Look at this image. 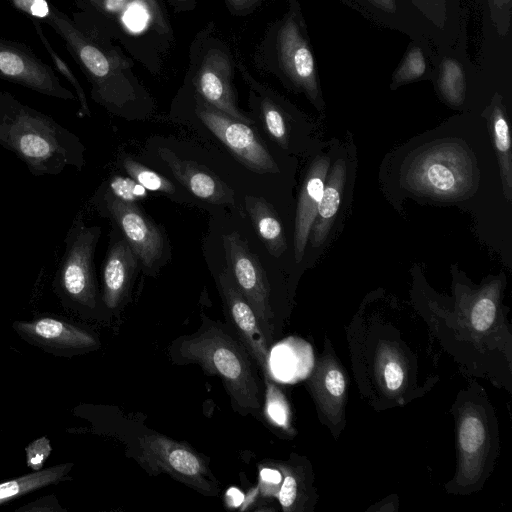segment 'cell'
<instances>
[{"label":"cell","instance_id":"obj_28","mask_svg":"<svg viewBox=\"0 0 512 512\" xmlns=\"http://www.w3.org/2000/svg\"><path fill=\"white\" fill-rule=\"evenodd\" d=\"M265 412L275 424L285 427L289 420V410L285 398L272 383L267 381Z\"/></svg>","mask_w":512,"mask_h":512},{"label":"cell","instance_id":"obj_40","mask_svg":"<svg viewBox=\"0 0 512 512\" xmlns=\"http://www.w3.org/2000/svg\"><path fill=\"white\" fill-rule=\"evenodd\" d=\"M325 386L333 396H341L345 390L343 374L337 369H331L325 376Z\"/></svg>","mask_w":512,"mask_h":512},{"label":"cell","instance_id":"obj_26","mask_svg":"<svg viewBox=\"0 0 512 512\" xmlns=\"http://www.w3.org/2000/svg\"><path fill=\"white\" fill-rule=\"evenodd\" d=\"M115 198L135 203L146 196V189L131 177L114 176L105 188Z\"/></svg>","mask_w":512,"mask_h":512},{"label":"cell","instance_id":"obj_17","mask_svg":"<svg viewBox=\"0 0 512 512\" xmlns=\"http://www.w3.org/2000/svg\"><path fill=\"white\" fill-rule=\"evenodd\" d=\"M138 259L125 239L111 243L103 264L101 302L110 310L119 306L128 291Z\"/></svg>","mask_w":512,"mask_h":512},{"label":"cell","instance_id":"obj_15","mask_svg":"<svg viewBox=\"0 0 512 512\" xmlns=\"http://www.w3.org/2000/svg\"><path fill=\"white\" fill-rule=\"evenodd\" d=\"M329 164L328 156L319 155L311 164L300 191L294 230V252L297 262H300L304 255L322 196Z\"/></svg>","mask_w":512,"mask_h":512},{"label":"cell","instance_id":"obj_10","mask_svg":"<svg viewBox=\"0 0 512 512\" xmlns=\"http://www.w3.org/2000/svg\"><path fill=\"white\" fill-rule=\"evenodd\" d=\"M0 79L23 86L45 96L75 100L55 70L28 45L0 37Z\"/></svg>","mask_w":512,"mask_h":512},{"label":"cell","instance_id":"obj_22","mask_svg":"<svg viewBox=\"0 0 512 512\" xmlns=\"http://www.w3.org/2000/svg\"><path fill=\"white\" fill-rule=\"evenodd\" d=\"M438 87L443 98L453 106L462 104L465 96V77L462 66L452 58L440 64Z\"/></svg>","mask_w":512,"mask_h":512},{"label":"cell","instance_id":"obj_11","mask_svg":"<svg viewBox=\"0 0 512 512\" xmlns=\"http://www.w3.org/2000/svg\"><path fill=\"white\" fill-rule=\"evenodd\" d=\"M12 328L30 345L58 357L84 354L96 350L100 345L93 332L57 316L16 320Z\"/></svg>","mask_w":512,"mask_h":512},{"label":"cell","instance_id":"obj_8","mask_svg":"<svg viewBox=\"0 0 512 512\" xmlns=\"http://www.w3.org/2000/svg\"><path fill=\"white\" fill-rule=\"evenodd\" d=\"M139 461L149 472L166 473L202 494L217 493V482L203 458L189 446L160 434L140 438Z\"/></svg>","mask_w":512,"mask_h":512},{"label":"cell","instance_id":"obj_20","mask_svg":"<svg viewBox=\"0 0 512 512\" xmlns=\"http://www.w3.org/2000/svg\"><path fill=\"white\" fill-rule=\"evenodd\" d=\"M245 202L259 238L271 255L280 257L287 244L279 219L262 198L247 196Z\"/></svg>","mask_w":512,"mask_h":512},{"label":"cell","instance_id":"obj_21","mask_svg":"<svg viewBox=\"0 0 512 512\" xmlns=\"http://www.w3.org/2000/svg\"><path fill=\"white\" fill-rule=\"evenodd\" d=\"M489 122L501 170L503 190L510 201L512 195L511 137L501 97L495 95L490 106Z\"/></svg>","mask_w":512,"mask_h":512},{"label":"cell","instance_id":"obj_31","mask_svg":"<svg viewBox=\"0 0 512 512\" xmlns=\"http://www.w3.org/2000/svg\"><path fill=\"white\" fill-rule=\"evenodd\" d=\"M498 33L505 36L510 26L512 0H487Z\"/></svg>","mask_w":512,"mask_h":512},{"label":"cell","instance_id":"obj_29","mask_svg":"<svg viewBox=\"0 0 512 512\" xmlns=\"http://www.w3.org/2000/svg\"><path fill=\"white\" fill-rule=\"evenodd\" d=\"M496 316V304L488 296L480 298L473 306L471 323L475 330L486 331L494 322Z\"/></svg>","mask_w":512,"mask_h":512},{"label":"cell","instance_id":"obj_30","mask_svg":"<svg viewBox=\"0 0 512 512\" xmlns=\"http://www.w3.org/2000/svg\"><path fill=\"white\" fill-rule=\"evenodd\" d=\"M51 450L50 441L46 437L32 441L25 448L27 466L33 471L42 469L50 456Z\"/></svg>","mask_w":512,"mask_h":512},{"label":"cell","instance_id":"obj_13","mask_svg":"<svg viewBox=\"0 0 512 512\" xmlns=\"http://www.w3.org/2000/svg\"><path fill=\"white\" fill-rule=\"evenodd\" d=\"M99 203L118 225L138 261L146 268L153 267L163 254L164 237L161 230L135 203L123 202L106 189Z\"/></svg>","mask_w":512,"mask_h":512},{"label":"cell","instance_id":"obj_14","mask_svg":"<svg viewBox=\"0 0 512 512\" xmlns=\"http://www.w3.org/2000/svg\"><path fill=\"white\" fill-rule=\"evenodd\" d=\"M218 285L240 342L262 372L267 375L269 372V351L266 335L255 312L236 287L228 269H223L219 273Z\"/></svg>","mask_w":512,"mask_h":512},{"label":"cell","instance_id":"obj_42","mask_svg":"<svg viewBox=\"0 0 512 512\" xmlns=\"http://www.w3.org/2000/svg\"><path fill=\"white\" fill-rule=\"evenodd\" d=\"M196 0H170L178 10H189L195 6Z\"/></svg>","mask_w":512,"mask_h":512},{"label":"cell","instance_id":"obj_6","mask_svg":"<svg viewBox=\"0 0 512 512\" xmlns=\"http://www.w3.org/2000/svg\"><path fill=\"white\" fill-rule=\"evenodd\" d=\"M236 62L212 23L200 30L189 49L186 83L193 92L222 112L247 124L253 121L238 107L233 85Z\"/></svg>","mask_w":512,"mask_h":512},{"label":"cell","instance_id":"obj_23","mask_svg":"<svg viewBox=\"0 0 512 512\" xmlns=\"http://www.w3.org/2000/svg\"><path fill=\"white\" fill-rule=\"evenodd\" d=\"M31 22L35 28L36 34L39 37L40 42L43 44L44 49L48 53L49 57L52 60L53 65L57 69V71L70 83L75 91L76 98L79 102V117H89L91 115L90 108L88 105V100L84 89L82 88L80 82L66 64V62L61 58V56L56 52V50L51 45L50 41L46 37L41 22L36 19H31Z\"/></svg>","mask_w":512,"mask_h":512},{"label":"cell","instance_id":"obj_24","mask_svg":"<svg viewBox=\"0 0 512 512\" xmlns=\"http://www.w3.org/2000/svg\"><path fill=\"white\" fill-rule=\"evenodd\" d=\"M122 166L127 174L146 190L173 194L174 184L166 177L143 166L129 156H123Z\"/></svg>","mask_w":512,"mask_h":512},{"label":"cell","instance_id":"obj_33","mask_svg":"<svg viewBox=\"0 0 512 512\" xmlns=\"http://www.w3.org/2000/svg\"><path fill=\"white\" fill-rule=\"evenodd\" d=\"M17 10L30 19L44 22L51 2L49 0H8Z\"/></svg>","mask_w":512,"mask_h":512},{"label":"cell","instance_id":"obj_1","mask_svg":"<svg viewBox=\"0 0 512 512\" xmlns=\"http://www.w3.org/2000/svg\"><path fill=\"white\" fill-rule=\"evenodd\" d=\"M72 17L52 3L44 20L62 39L91 85V98L107 111L134 119L150 114L153 102L136 77L133 62L112 40L109 20L80 7Z\"/></svg>","mask_w":512,"mask_h":512},{"label":"cell","instance_id":"obj_35","mask_svg":"<svg viewBox=\"0 0 512 512\" xmlns=\"http://www.w3.org/2000/svg\"><path fill=\"white\" fill-rule=\"evenodd\" d=\"M79 7L88 8L113 24V16L120 11L121 0H76Z\"/></svg>","mask_w":512,"mask_h":512},{"label":"cell","instance_id":"obj_7","mask_svg":"<svg viewBox=\"0 0 512 512\" xmlns=\"http://www.w3.org/2000/svg\"><path fill=\"white\" fill-rule=\"evenodd\" d=\"M100 235V227L86 226L79 213L64 239V253L53 280L62 305L83 315L94 314L99 305L94 253Z\"/></svg>","mask_w":512,"mask_h":512},{"label":"cell","instance_id":"obj_27","mask_svg":"<svg viewBox=\"0 0 512 512\" xmlns=\"http://www.w3.org/2000/svg\"><path fill=\"white\" fill-rule=\"evenodd\" d=\"M485 439V429L481 420L475 416L466 417L460 427L459 440L467 453L477 451Z\"/></svg>","mask_w":512,"mask_h":512},{"label":"cell","instance_id":"obj_9","mask_svg":"<svg viewBox=\"0 0 512 512\" xmlns=\"http://www.w3.org/2000/svg\"><path fill=\"white\" fill-rule=\"evenodd\" d=\"M193 97L197 117L247 167L260 173L279 171L271 154L249 124L215 108L194 92Z\"/></svg>","mask_w":512,"mask_h":512},{"label":"cell","instance_id":"obj_25","mask_svg":"<svg viewBox=\"0 0 512 512\" xmlns=\"http://www.w3.org/2000/svg\"><path fill=\"white\" fill-rule=\"evenodd\" d=\"M426 72V61L422 50L417 47H411L399 65L393 76L391 87L397 88L399 85L417 80Z\"/></svg>","mask_w":512,"mask_h":512},{"label":"cell","instance_id":"obj_18","mask_svg":"<svg viewBox=\"0 0 512 512\" xmlns=\"http://www.w3.org/2000/svg\"><path fill=\"white\" fill-rule=\"evenodd\" d=\"M345 181L346 164L339 159L334 163L324 185L317 214L310 230V242L313 247L320 246L330 232L342 199Z\"/></svg>","mask_w":512,"mask_h":512},{"label":"cell","instance_id":"obj_19","mask_svg":"<svg viewBox=\"0 0 512 512\" xmlns=\"http://www.w3.org/2000/svg\"><path fill=\"white\" fill-rule=\"evenodd\" d=\"M73 463H61L0 483V505L30 492L69 479Z\"/></svg>","mask_w":512,"mask_h":512},{"label":"cell","instance_id":"obj_16","mask_svg":"<svg viewBox=\"0 0 512 512\" xmlns=\"http://www.w3.org/2000/svg\"><path fill=\"white\" fill-rule=\"evenodd\" d=\"M159 155L174 177L196 197L215 204L233 203V191L202 166L180 159L168 149H160Z\"/></svg>","mask_w":512,"mask_h":512},{"label":"cell","instance_id":"obj_4","mask_svg":"<svg viewBox=\"0 0 512 512\" xmlns=\"http://www.w3.org/2000/svg\"><path fill=\"white\" fill-rule=\"evenodd\" d=\"M179 353L183 359L196 362L209 373L219 376L242 413L256 416L261 413V392L251 356L240 341L221 328L211 326L184 340Z\"/></svg>","mask_w":512,"mask_h":512},{"label":"cell","instance_id":"obj_3","mask_svg":"<svg viewBox=\"0 0 512 512\" xmlns=\"http://www.w3.org/2000/svg\"><path fill=\"white\" fill-rule=\"evenodd\" d=\"M272 23L255 52L259 68L274 73L290 87L303 92L317 107L322 106L316 63L306 25L296 0Z\"/></svg>","mask_w":512,"mask_h":512},{"label":"cell","instance_id":"obj_2","mask_svg":"<svg viewBox=\"0 0 512 512\" xmlns=\"http://www.w3.org/2000/svg\"><path fill=\"white\" fill-rule=\"evenodd\" d=\"M0 145L14 153L35 176L81 170L85 148L80 139L51 116L0 89Z\"/></svg>","mask_w":512,"mask_h":512},{"label":"cell","instance_id":"obj_5","mask_svg":"<svg viewBox=\"0 0 512 512\" xmlns=\"http://www.w3.org/2000/svg\"><path fill=\"white\" fill-rule=\"evenodd\" d=\"M403 181L412 192L438 200H458L477 188L474 159L462 143L444 141L420 150L405 165Z\"/></svg>","mask_w":512,"mask_h":512},{"label":"cell","instance_id":"obj_38","mask_svg":"<svg viewBox=\"0 0 512 512\" xmlns=\"http://www.w3.org/2000/svg\"><path fill=\"white\" fill-rule=\"evenodd\" d=\"M384 378L388 389L392 391L399 389L404 378L401 366L395 361H389L384 368Z\"/></svg>","mask_w":512,"mask_h":512},{"label":"cell","instance_id":"obj_36","mask_svg":"<svg viewBox=\"0 0 512 512\" xmlns=\"http://www.w3.org/2000/svg\"><path fill=\"white\" fill-rule=\"evenodd\" d=\"M17 511L26 512H63L64 509L60 506L57 498L53 495L45 496L37 499L34 502L20 507Z\"/></svg>","mask_w":512,"mask_h":512},{"label":"cell","instance_id":"obj_34","mask_svg":"<svg viewBox=\"0 0 512 512\" xmlns=\"http://www.w3.org/2000/svg\"><path fill=\"white\" fill-rule=\"evenodd\" d=\"M147 9L152 28L163 36L171 34L166 14L159 0H141Z\"/></svg>","mask_w":512,"mask_h":512},{"label":"cell","instance_id":"obj_32","mask_svg":"<svg viewBox=\"0 0 512 512\" xmlns=\"http://www.w3.org/2000/svg\"><path fill=\"white\" fill-rule=\"evenodd\" d=\"M435 25L442 26L447 19L446 0H410Z\"/></svg>","mask_w":512,"mask_h":512},{"label":"cell","instance_id":"obj_37","mask_svg":"<svg viewBox=\"0 0 512 512\" xmlns=\"http://www.w3.org/2000/svg\"><path fill=\"white\" fill-rule=\"evenodd\" d=\"M297 496V482L291 475H287L278 494L279 502L284 509L290 508Z\"/></svg>","mask_w":512,"mask_h":512},{"label":"cell","instance_id":"obj_41","mask_svg":"<svg viewBox=\"0 0 512 512\" xmlns=\"http://www.w3.org/2000/svg\"><path fill=\"white\" fill-rule=\"evenodd\" d=\"M365 1H367L372 7L377 8L380 11L387 13V14L395 13L398 8L397 0H365Z\"/></svg>","mask_w":512,"mask_h":512},{"label":"cell","instance_id":"obj_12","mask_svg":"<svg viewBox=\"0 0 512 512\" xmlns=\"http://www.w3.org/2000/svg\"><path fill=\"white\" fill-rule=\"evenodd\" d=\"M228 270L236 287L255 312L263 332L270 331V289L257 256L236 232L222 237Z\"/></svg>","mask_w":512,"mask_h":512},{"label":"cell","instance_id":"obj_39","mask_svg":"<svg viewBox=\"0 0 512 512\" xmlns=\"http://www.w3.org/2000/svg\"><path fill=\"white\" fill-rule=\"evenodd\" d=\"M263 0H224L227 9L237 16H246L253 12Z\"/></svg>","mask_w":512,"mask_h":512}]
</instances>
